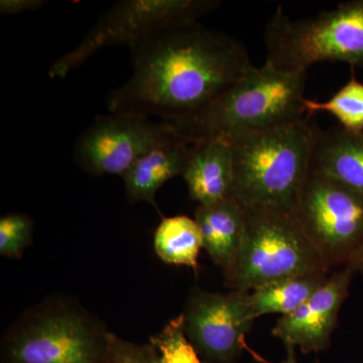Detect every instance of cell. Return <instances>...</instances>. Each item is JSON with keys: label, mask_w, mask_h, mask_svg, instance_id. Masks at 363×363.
<instances>
[{"label": "cell", "mask_w": 363, "mask_h": 363, "mask_svg": "<svg viewBox=\"0 0 363 363\" xmlns=\"http://www.w3.org/2000/svg\"><path fill=\"white\" fill-rule=\"evenodd\" d=\"M33 222L28 215L7 214L0 219V255L20 259L32 241Z\"/></svg>", "instance_id": "cell-20"}, {"label": "cell", "mask_w": 363, "mask_h": 363, "mask_svg": "<svg viewBox=\"0 0 363 363\" xmlns=\"http://www.w3.org/2000/svg\"><path fill=\"white\" fill-rule=\"evenodd\" d=\"M154 247L157 257L166 264L197 269L203 248L201 231L190 217L179 215L164 218L155 233Z\"/></svg>", "instance_id": "cell-17"}, {"label": "cell", "mask_w": 363, "mask_h": 363, "mask_svg": "<svg viewBox=\"0 0 363 363\" xmlns=\"http://www.w3.org/2000/svg\"><path fill=\"white\" fill-rule=\"evenodd\" d=\"M186 335L208 363H233L247 350L255 318L248 293H210L194 289L183 314Z\"/></svg>", "instance_id": "cell-10"}, {"label": "cell", "mask_w": 363, "mask_h": 363, "mask_svg": "<svg viewBox=\"0 0 363 363\" xmlns=\"http://www.w3.org/2000/svg\"><path fill=\"white\" fill-rule=\"evenodd\" d=\"M183 178L191 199L197 202L198 206L214 204L231 197L234 185L231 143L224 138L193 143Z\"/></svg>", "instance_id": "cell-12"}, {"label": "cell", "mask_w": 363, "mask_h": 363, "mask_svg": "<svg viewBox=\"0 0 363 363\" xmlns=\"http://www.w3.org/2000/svg\"><path fill=\"white\" fill-rule=\"evenodd\" d=\"M310 171L363 195V133L343 128H317Z\"/></svg>", "instance_id": "cell-15"}, {"label": "cell", "mask_w": 363, "mask_h": 363, "mask_svg": "<svg viewBox=\"0 0 363 363\" xmlns=\"http://www.w3.org/2000/svg\"><path fill=\"white\" fill-rule=\"evenodd\" d=\"M308 117L318 112H326L335 117L341 128L363 133V83L355 77L354 70L350 81L326 101L305 99Z\"/></svg>", "instance_id": "cell-18"}, {"label": "cell", "mask_w": 363, "mask_h": 363, "mask_svg": "<svg viewBox=\"0 0 363 363\" xmlns=\"http://www.w3.org/2000/svg\"><path fill=\"white\" fill-rule=\"evenodd\" d=\"M316 130L305 119L228 140L234 157L233 196L245 210L295 214Z\"/></svg>", "instance_id": "cell-3"}, {"label": "cell", "mask_w": 363, "mask_h": 363, "mask_svg": "<svg viewBox=\"0 0 363 363\" xmlns=\"http://www.w3.org/2000/svg\"><path fill=\"white\" fill-rule=\"evenodd\" d=\"M176 135L173 128L162 121L112 113L97 117L79 136L74 157L91 176H123L143 155Z\"/></svg>", "instance_id": "cell-9"}, {"label": "cell", "mask_w": 363, "mask_h": 363, "mask_svg": "<svg viewBox=\"0 0 363 363\" xmlns=\"http://www.w3.org/2000/svg\"><path fill=\"white\" fill-rule=\"evenodd\" d=\"M247 210L233 196L205 206H198L195 220L202 234L203 248L224 277L235 266L247 228Z\"/></svg>", "instance_id": "cell-14"}, {"label": "cell", "mask_w": 363, "mask_h": 363, "mask_svg": "<svg viewBox=\"0 0 363 363\" xmlns=\"http://www.w3.org/2000/svg\"><path fill=\"white\" fill-rule=\"evenodd\" d=\"M307 72L252 66L242 77L196 116L168 124L192 143L259 133L309 119L305 108Z\"/></svg>", "instance_id": "cell-2"}, {"label": "cell", "mask_w": 363, "mask_h": 363, "mask_svg": "<svg viewBox=\"0 0 363 363\" xmlns=\"http://www.w3.org/2000/svg\"><path fill=\"white\" fill-rule=\"evenodd\" d=\"M116 336L90 313L51 300L26 313L2 341L4 363H113Z\"/></svg>", "instance_id": "cell-4"}, {"label": "cell", "mask_w": 363, "mask_h": 363, "mask_svg": "<svg viewBox=\"0 0 363 363\" xmlns=\"http://www.w3.org/2000/svg\"><path fill=\"white\" fill-rule=\"evenodd\" d=\"M267 63L300 73L319 62L363 68V0L344 2L314 18L293 20L277 7L264 35Z\"/></svg>", "instance_id": "cell-5"}, {"label": "cell", "mask_w": 363, "mask_h": 363, "mask_svg": "<svg viewBox=\"0 0 363 363\" xmlns=\"http://www.w3.org/2000/svg\"><path fill=\"white\" fill-rule=\"evenodd\" d=\"M328 272H314L274 281L248 293L253 317L290 314L326 283Z\"/></svg>", "instance_id": "cell-16"}, {"label": "cell", "mask_w": 363, "mask_h": 363, "mask_svg": "<svg viewBox=\"0 0 363 363\" xmlns=\"http://www.w3.org/2000/svg\"><path fill=\"white\" fill-rule=\"evenodd\" d=\"M192 147V143L177 135L140 157L123 176L128 201L157 208V191L167 182L184 175Z\"/></svg>", "instance_id": "cell-13"}, {"label": "cell", "mask_w": 363, "mask_h": 363, "mask_svg": "<svg viewBox=\"0 0 363 363\" xmlns=\"http://www.w3.org/2000/svg\"><path fill=\"white\" fill-rule=\"evenodd\" d=\"M150 345L156 350L157 363H202L186 335L182 315L171 320L152 337Z\"/></svg>", "instance_id": "cell-19"}, {"label": "cell", "mask_w": 363, "mask_h": 363, "mask_svg": "<svg viewBox=\"0 0 363 363\" xmlns=\"http://www.w3.org/2000/svg\"><path fill=\"white\" fill-rule=\"evenodd\" d=\"M247 214L238 260L225 277L229 288L250 293L281 279L330 272L295 214L272 210H247Z\"/></svg>", "instance_id": "cell-6"}, {"label": "cell", "mask_w": 363, "mask_h": 363, "mask_svg": "<svg viewBox=\"0 0 363 363\" xmlns=\"http://www.w3.org/2000/svg\"><path fill=\"white\" fill-rule=\"evenodd\" d=\"M295 216L327 266L345 267L363 241V195L310 171Z\"/></svg>", "instance_id": "cell-7"}, {"label": "cell", "mask_w": 363, "mask_h": 363, "mask_svg": "<svg viewBox=\"0 0 363 363\" xmlns=\"http://www.w3.org/2000/svg\"><path fill=\"white\" fill-rule=\"evenodd\" d=\"M47 4L45 0H1L0 1V13L4 16H13L33 11L40 9Z\"/></svg>", "instance_id": "cell-22"}, {"label": "cell", "mask_w": 363, "mask_h": 363, "mask_svg": "<svg viewBox=\"0 0 363 363\" xmlns=\"http://www.w3.org/2000/svg\"><path fill=\"white\" fill-rule=\"evenodd\" d=\"M219 6L214 0H121L102 14L78 47L50 69V77L64 79L98 50L133 43L164 26L198 21Z\"/></svg>", "instance_id": "cell-8"}, {"label": "cell", "mask_w": 363, "mask_h": 363, "mask_svg": "<svg viewBox=\"0 0 363 363\" xmlns=\"http://www.w3.org/2000/svg\"><path fill=\"white\" fill-rule=\"evenodd\" d=\"M130 49L133 75L109 95V109L167 124L204 111L252 66L242 43L198 21L157 28Z\"/></svg>", "instance_id": "cell-1"}, {"label": "cell", "mask_w": 363, "mask_h": 363, "mask_svg": "<svg viewBox=\"0 0 363 363\" xmlns=\"http://www.w3.org/2000/svg\"><path fill=\"white\" fill-rule=\"evenodd\" d=\"M286 357L281 363H298L297 355H296L295 347L293 346H286Z\"/></svg>", "instance_id": "cell-24"}, {"label": "cell", "mask_w": 363, "mask_h": 363, "mask_svg": "<svg viewBox=\"0 0 363 363\" xmlns=\"http://www.w3.org/2000/svg\"><path fill=\"white\" fill-rule=\"evenodd\" d=\"M355 274L350 264L333 272L304 304L279 318L272 329V335L281 339L286 346L300 348L306 354L328 348L339 312Z\"/></svg>", "instance_id": "cell-11"}, {"label": "cell", "mask_w": 363, "mask_h": 363, "mask_svg": "<svg viewBox=\"0 0 363 363\" xmlns=\"http://www.w3.org/2000/svg\"><path fill=\"white\" fill-rule=\"evenodd\" d=\"M348 264H350V266L354 269L355 272L363 274V241L362 245L358 248L354 257H352V259L350 260Z\"/></svg>", "instance_id": "cell-23"}, {"label": "cell", "mask_w": 363, "mask_h": 363, "mask_svg": "<svg viewBox=\"0 0 363 363\" xmlns=\"http://www.w3.org/2000/svg\"><path fill=\"white\" fill-rule=\"evenodd\" d=\"M113 363H157L156 350L152 345H138L116 336Z\"/></svg>", "instance_id": "cell-21"}]
</instances>
